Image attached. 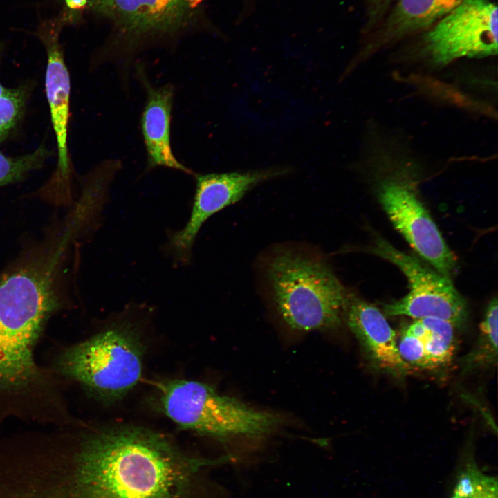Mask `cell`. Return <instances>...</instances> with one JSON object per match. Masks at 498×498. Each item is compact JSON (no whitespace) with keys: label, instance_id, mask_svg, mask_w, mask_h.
I'll list each match as a JSON object with an SVG mask.
<instances>
[{"label":"cell","instance_id":"obj_1","mask_svg":"<svg viewBox=\"0 0 498 498\" xmlns=\"http://www.w3.org/2000/svg\"><path fill=\"white\" fill-rule=\"evenodd\" d=\"M48 470L50 498H205L204 472L225 457L192 454L139 426L101 427Z\"/></svg>","mask_w":498,"mask_h":498},{"label":"cell","instance_id":"obj_20","mask_svg":"<svg viewBox=\"0 0 498 498\" xmlns=\"http://www.w3.org/2000/svg\"><path fill=\"white\" fill-rule=\"evenodd\" d=\"M394 0H367V21L366 28H371L380 22L391 8Z\"/></svg>","mask_w":498,"mask_h":498},{"label":"cell","instance_id":"obj_23","mask_svg":"<svg viewBox=\"0 0 498 498\" xmlns=\"http://www.w3.org/2000/svg\"><path fill=\"white\" fill-rule=\"evenodd\" d=\"M4 46H5V44L3 42H0V65H1L2 57H3ZM9 89L10 88H7V87L4 86L0 81V96H1L5 93H6L9 90Z\"/></svg>","mask_w":498,"mask_h":498},{"label":"cell","instance_id":"obj_9","mask_svg":"<svg viewBox=\"0 0 498 498\" xmlns=\"http://www.w3.org/2000/svg\"><path fill=\"white\" fill-rule=\"evenodd\" d=\"M202 1L109 0L107 17L120 37L116 50L128 56L142 44L179 33L194 22Z\"/></svg>","mask_w":498,"mask_h":498},{"label":"cell","instance_id":"obj_12","mask_svg":"<svg viewBox=\"0 0 498 498\" xmlns=\"http://www.w3.org/2000/svg\"><path fill=\"white\" fill-rule=\"evenodd\" d=\"M137 75L145 89L147 99L141 127L147 154V168L157 167L178 170L189 175L194 172L176 158L170 142V125L174 88L171 84L153 86L142 69Z\"/></svg>","mask_w":498,"mask_h":498},{"label":"cell","instance_id":"obj_11","mask_svg":"<svg viewBox=\"0 0 498 498\" xmlns=\"http://www.w3.org/2000/svg\"><path fill=\"white\" fill-rule=\"evenodd\" d=\"M344 315L367 357L378 369L395 376L407 373L410 367L400 355L395 331L378 308L350 293Z\"/></svg>","mask_w":498,"mask_h":498},{"label":"cell","instance_id":"obj_2","mask_svg":"<svg viewBox=\"0 0 498 498\" xmlns=\"http://www.w3.org/2000/svg\"><path fill=\"white\" fill-rule=\"evenodd\" d=\"M266 293L283 322L298 331L340 325L350 293L322 255L280 248L264 264Z\"/></svg>","mask_w":498,"mask_h":498},{"label":"cell","instance_id":"obj_3","mask_svg":"<svg viewBox=\"0 0 498 498\" xmlns=\"http://www.w3.org/2000/svg\"><path fill=\"white\" fill-rule=\"evenodd\" d=\"M162 412L182 429L218 439L268 434L283 423L273 412L252 408L196 380H170L158 385Z\"/></svg>","mask_w":498,"mask_h":498},{"label":"cell","instance_id":"obj_18","mask_svg":"<svg viewBox=\"0 0 498 498\" xmlns=\"http://www.w3.org/2000/svg\"><path fill=\"white\" fill-rule=\"evenodd\" d=\"M28 96L24 86L10 88L0 96V143L10 134L21 118Z\"/></svg>","mask_w":498,"mask_h":498},{"label":"cell","instance_id":"obj_14","mask_svg":"<svg viewBox=\"0 0 498 498\" xmlns=\"http://www.w3.org/2000/svg\"><path fill=\"white\" fill-rule=\"evenodd\" d=\"M425 327L421 338L423 342L428 369L448 365L452 361L455 349L454 326L438 318L420 319Z\"/></svg>","mask_w":498,"mask_h":498},{"label":"cell","instance_id":"obj_4","mask_svg":"<svg viewBox=\"0 0 498 498\" xmlns=\"http://www.w3.org/2000/svg\"><path fill=\"white\" fill-rule=\"evenodd\" d=\"M142 358L137 333L131 323L124 322L66 349L57 367L62 375L111 402L122 398L137 385Z\"/></svg>","mask_w":498,"mask_h":498},{"label":"cell","instance_id":"obj_16","mask_svg":"<svg viewBox=\"0 0 498 498\" xmlns=\"http://www.w3.org/2000/svg\"><path fill=\"white\" fill-rule=\"evenodd\" d=\"M451 498H498L497 480L470 462L458 477Z\"/></svg>","mask_w":498,"mask_h":498},{"label":"cell","instance_id":"obj_8","mask_svg":"<svg viewBox=\"0 0 498 498\" xmlns=\"http://www.w3.org/2000/svg\"><path fill=\"white\" fill-rule=\"evenodd\" d=\"M378 198L394 228L432 267L450 279L456 258L409 181L387 178L378 187Z\"/></svg>","mask_w":498,"mask_h":498},{"label":"cell","instance_id":"obj_15","mask_svg":"<svg viewBox=\"0 0 498 498\" xmlns=\"http://www.w3.org/2000/svg\"><path fill=\"white\" fill-rule=\"evenodd\" d=\"M497 299L489 302L480 324V333L475 347L463 360L464 371L493 365L497 361Z\"/></svg>","mask_w":498,"mask_h":498},{"label":"cell","instance_id":"obj_21","mask_svg":"<svg viewBox=\"0 0 498 498\" xmlns=\"http://www.w3.org/2000/svg\"><path fill=\"white\" fill-rule=\"evenodd\" d=\"M63 7L62 11L64 13L70 24L75 21L79 17V14L89 9V0H62Z\"/></svg>","mask_w":498,"mask_h":498},{"label":"cell","instance_id":"obj_5","mask_svg":"<svg viewBox=\"0 0 498 498\" xmlns=\"http://www.w3.org/2000/svg\"><path fill=\"white\" fill-rule=\"evenodd\" d=\"M367 250L398 267L409 284V292L405 297L383 305L386 315H407L415 320L434 317L454 326L465 323L468 316L466 304L450 279L416 257L398 250L380 237H376L374 244Z\"/></svg>","mask_w":498,"mask_h":498},{"label":"cell","instance_id":"obj_6","mask_svg":"<svg viewBox=\"0 0 498 498\" xmlns=\"http://www.w3.org/2000/svg\"><path fill=\"white\" fill-rule=\"evenodd\" d=\"M293 171L275 166L243 172L195 175L196 191L190 217L183 228L172 232L164 246L166 255L177 266L188 265L193 246L203 225L214 214L240 201L249 191L266 181Z\"/></svg>","mask_w":498,"mask_h":498},{"label":"cell","instance_id":"obj_22","mask_svg":"<svg viewBox=\"0 0 498 498\" xmlns=\"http://www.w3.org/2000/svg\"><path fill=\"white\" fill-rule=\"evenodd\" d=\"M89 7L93 12L107 17L109 14V0H89Z\"/></svg>","mask_w":498,"mask_h":498},{"label":"cell","instance_id":"obj_13","mask_svg":"<svg viewBox=\"0 0 498 498\" xmlns=\"http://www.w3.org/2000/svg\"><path fill=\"white\" fill-rule=\"evenodd\" d=\"M465 0H397L369 50L424 32Z\"/></svg>","mask_w":498,"mask_h":498},{"label":"cell","instance_id":"obj_7","mask_svg":"<svg viewBox=\"0 0 498 498\" xmlns=\"http://www.w3.org/2000/svg\"><path fill=\"white\" fill-rule=\"evenodd\" d=\"M423 33L422 51L437 64L496 55L497 6L490 0H465Z\"/></svg>","mask_w":498,"mask_h":498},{"label":"cell","instance_id":"obj_17","mask_svg":"<svg viewBox=\"0 0 498 498\" xmlns=\"http://www.w3.org/2000/svg\"><path fill=\"white\" fill-rule=\"evenodd\" d=\"M48 156V151L44 145L18 156H8L0 151V187L21 181L42 167Z\"/></svg>","mask_w":498,"mask_h":498},{"label":"cell","instance_id":"obj_10","mask_svg":"<svg viewBox=\"0 0 498 498\" xmlns=\"http://www.w3.org/2000/svg\"><path fill=\"white\" fill-rule=\"evenodd\" d=\"M68 24L59 11L42 19L35 35L44 47L46 57L45 89L57 147V169L61 177L70 173L68 129L71 82L60 42L61 33Z\"/></svg>","mask_w":498,"mask_h":498},{"label":"cell","instance_id":"obj_19","mask_svg":"<svg viewBox=\"0 0 498 498\" xmlns=\"http://www.w3.org/2000/svg\"><path fill=\"white\" fill-rule=\"evenodd\" d=\"M402 359L410 367L428 369L424 344L422 340L408 332L405 329L402 332L398 345Z\"/></svg>","mask_w":498,"mask_h":498}]
</instances>
